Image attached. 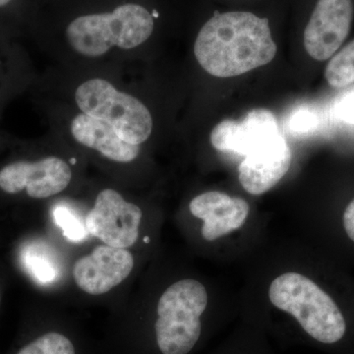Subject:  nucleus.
<instances>
[{
  "instance_id": "8",
  "label": "nucleus",
  "mask_w": 354,
  "mask_h": 354,
  "mask_svg": "<svg viewBox=\"0 0 354 354\" xmlns=\"http://www.w3.org/2000/svg\"><path fill=\"white\" fill-rule=\"evenodd\" d=\"M71 177L69 165L62 158L16 162L0 171V188L9 194L25 189L34 199H46L64 191Z\"/></svg>"
},
{
  "instance_id": "19",
  "label": "nucleus",
  "mask_w": 354,
  "mask_h": 354,
  "mask_svg": "<svg viewBox=\"0 0 354 354\" xmlns=\"http://www.w3.org/2000/svg\"><path fill=\"white\" fill-rule=\"evenodd\" d=\"M337 113L339 120L354 124V92L342 97L337 104Z\"/></svg>"
},
{
  "instance_id": "2",
  "label": "nucleus",
  "mask_w": 354,
  "mask_h": 354,
  "mask_svg": "<svg viewBox=\"0 0 354 354\" xmlns=\"http://www.w3.org/2000/svg\"><path fill=\"white\" fill-rule=\"evenodd\" d=\"M269 298L316 341L335 344L346 334V320L334 299L304 274L286 272L278 277L270 286Z\"/></svg>"
},
{
  "instance_id": "10",
  "label": "nucleus",
  "mask_w": 354,
  "mask_h": 354,
  "mask_svg": "<svg viewBox=\"0 0 354 354\" xmlns=\"http://www.w3.org/2000/svg\"><path fill=\"white\" fill-rule=\"evenodd\" d=\"M291 160L290 146L281 133L245 156L239 167V183L250 194H263L290 171Z\"/></svg>"
},
{
  "instance_id": "18",
  "label": "nucleus",
  "mask_w": 354,
  "mask_h": 354,
  "mask_svg": "<svg viewBox=\"0 0 354 354\" xmlns=\"http://www.w3.org/2000/svg\"><path fill=\"white\" fill-rule=\"evenodd\" d=\"M316 124L315 115L310 113L309 111H304V109L297 111L291 118L290 123V129L293 132L298 133V134L311 131L312 129L315 128Z\"/></svg>"
},
{
  "instance_id": "16",
  "label": "nucleus",
  "mask_w": 354,
  "mask_h": 354,
  "mask_svg": "<svg viewBox=\"0 0 354 354\" xmlns=\"http://www.w3.org/2000/svg\"><path fill=\"white\" fill-rule=\"evenodd\" d=\"M53 216L57 225L62 228L64 236L69 241L78 243L87 239L86 223L69 207L58 205L53 209Z\"/></svg>"
},
{
  "instance_id": "15",
  "label": "nucleus",
  "mask_w": 354,
  "mask_h": 354,
  "mask_svg": "<svg viewBox=\"0 0 354 354\" xmlns=\"http://www.w3.org/2000/svg\"><path fill=\"white\" fill-rule=\"evenodd\" d=\"M325 78L333 88H346L354 84V39L330 58Z\"/></svg>"
},
{
  "instance_id": "7",
  "label": "nucleus",
  "mask_w": 354,
  "mask_h": 354,
  "mask_svg": "<svg viewBox=\"0 0 354 354\" xmlns=\"http://www.w3.org/2000/svg\"><path fill=\"white\" fill-rule=\"evenodd\" d=\"M353 18V0H318L304 31L310 57L318 62L332 57L348 38Z\"/></svg>"
},
{
  "instance_id": "3",
  "label": "nucleus",
  "mask_w": 354,
  "mask_h": 354,
  "mask_svg": "<svg viewBox=\"0 0 354 354\" xmlns=\"http://www.w3.org/2000/svg\"><path fill=\"white\" fill-rule=\"evenodd\" d=\"M152 14L138 4H124L113 12L81 16L66 30L70 46L84 57H99L111 48L131 50L150 38Z\"/></svg>"
},
{
  "instance_id": "14",
  "label": "nucleus",
  "mask_w": 354,
  "mask_h": 354,
  "mask_svg": "<svg viewBox=\"0 0 354 354\" xmlns=\"http://www.w3.org/2000/svg\"><path fill=\"white\" fill-rule=\"evenodd\" d=\"M22 261L28 272L41 285L53 283L59 276L55 254L44 244L31 243L26 246Z\"/></svg>"
},
{
  "instance_id": "12",
  "label": "nucleus",
  "mask_w": 354,
  "mask_h": 354,
  "mask_svg": "<svg viewBox=\"0 0 354 354\" xmlns=\"http://www.w3.org/2000/svg\"><path fill=\"white\" fill-rule=\"evenodd\" d=\"M189 209L193 216L204 221L202 235L205 241H214L243 225L250 208L241 198L209 191L193 198Z\"/></svg>"
},
{
  "instance_id": "9",
  "label": "nucleus",
  "mask_w": 354,
  "mask_h": 354,
  "mask_svg": "<svg viewBox=\"0 0 354 354\" xmlns=\"http://www.w3.org/2000/svg\"><path fill=\"white\" fill-rule=\"evenodd\" d=\"M133 267L134 259L127 249L101 245L76 261L73 278L88 295H104L127 279Z\"/></svg>"
},
{
  "instance_id": "22",
  "label": "nucleus",
  "mask_w": 354,
  "mask_h": 354,
  "mask_svg": "<svg viewBox=\"0 0 354 354\" xmlns=\"http://www.w3.org/2000/svg\"><path fill=\"white\" fill-rule=\"evenodd\" d=\"M144 242H146V243H148V242H150V239H149L148 236L144 237Z\"/></svg>"
},
{
  "instance_id": "13",
  "label": "nucleus",
  "mask_w": 354,
  "mask_h": 354,
  "mask_svg": "<svg viewBox=\"0 0 354 354\" xmlns=\"http://www.w3.org/2000/svg\"><path fill=\"white\" fill-rule=\"evenodd\" d=\"M71 133L78 143L99 151L114 162H132L140 153L139 145L121 138L108 122L85 113L78 114L72 120Z\"/></svg>"
},
{
  "instance_id": "4",
  "label": "nucleus",
  "mask_w": 354,
  "mask_h": 354,
  "mask_svg": "<svg viewBox=\"0 0 354 354\" xmlns=\"http://www.w3.org/2000/svg\"><path fill=\"white\" fill-rule=\"evenodd\" d=\"M206 288L194 279L177 281L158 304L156 335L162 354H188L201 335L200 317L206 310Z\"/></svg>"
},
{
  "instance_id": "20",
  "label": "nucleus",
  "mask_w": 354,
  "mask_h": 354,
  "mask_svg": "<svg viewBox=\"0 0 354 354\" xmlns=\"http://www.w3.org/2000/svg\"><path fill=\"white\" fill-rule=\"evenodd\" d=\"M344 227L349 239L354 242V199L344 211Z\"/></svg>"
},
{
  "instance_id": "5",
  "label": "nucleus",
  "mask_w": 354,
  "mask_h": 354,
  "mask_svg": "<svg viewBox=\"0 0 354 354\" xmlns=\"http://www.w3.org/2000/svg\"><path fill=\"white\" fill-rule=\"evenodd\" d=\"M75 99L83 113L106 121L129 143L140 145L151 136L153 118L145 104L104 79H91L79 86Z\"/></svg>"
},
{
  "instance_id": "17",
  "label": "nucleus",
  "mask_w": 354,
  "mask_h": 354,
  "mask_svg": "<svg viewBox=\"0 0 354 354\" xmlns=\"http://www.w3.org/2000/svg\"><path fill=\"white\" fill-rule=\"evenodd\" d=\"M17 354H75V349L64 335L48 333L26 346Z\"/></svg>"
},
{
  "instance_id": "6",
  "label": "nucleus",
  "mask_w": 354,
  "mask_h": 354,
  "mask_svg": "<svg viewBox=\"0 0 354 354\" xmlns=\"http://www.w3.org/2000/svg\"><path fill=\"white\" fill-rule=\"evenodd\" d=\"M141 220L138 206L125 201L115 190L104 189L97 195L85 223L88 234L106 245L125 249L136 243Z\"/></svg>"
},
{
  "instance_id": "21",
  "label": "nucleus",
  "mask_w": 354,
  "mask_h": 354,
  "mask_svg": "<svg viewBox=\"0 0 354 354\" xmlns=\"http://www.w3.org/2000/svg\"><path fill=\"white\" fill-rule=\"evenodd\" d=\"M11 0H0V7H3L7 6V4L10 2Z\"/></svg>"
},
{
  "instance_id": "11",
  "label": "nucleus",
  "mask_w": 354,
  "mask_h": 354,
  "mask_svg": "<svg viewBox=\"0 0 354 354\" xmlns=\"http://www.w3.org/2000/svg\"><path fill=\"white\" fill-rule=\"evenodd\" d=\"M281 134L272 111L254 109L241 121L223 120L211 133V143L220 152L245 157L256 148Z\"/></svg>"
},
{
  "instance_id": "1",
  "label": "nucleus",
  "mask_w": 354,
  "mask_h": 354,
  "mask_svg": "<svg viewBox=\"0 0 354 354\" xmlns=\"http://www.w3.org/2000/svg\"><path fill=\"white\" fill-rule=\"evenodd\" d=\"M195 57L205 71L230 78L270 64L277 53L269 20L251 12L216 13L200 30Z\"/></svg>"
}]
</instances>
